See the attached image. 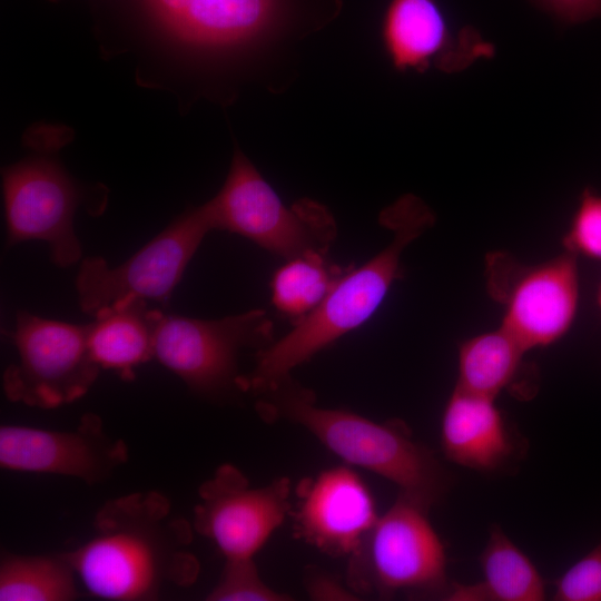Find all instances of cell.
Here are the masks:
<instances>
[{"mask_svg":"<svg viewBox=\"0 0 601 601\" xmlns=\"http://www.w3.org/2000/svg\"><path fill=\"white\" fill-rule=\"evenodd\" d=\"M191 524L157 491L106 501L92 535L67 554L89 594L109 601L157 600L170 587L195 583L199 562Z\"/></svg>","mask_w":601,"mask_h":601,"instance_id":"cell-1","label":"cell"},{"mask_svg":"<svg viewBox=\"0 0 601 601\" xmlns=\"http://www.w3.org/2000/svg\"><path fill=\"white\" fill-rule=\"evenodd\" d=\"M392 242L372 259L345 272L325 298L284 337L259 348L254 370L243 375V392L260 394L343 335L364 324L401 274L404 249L434 223L431 210L407 196L382 214Z\"/></svg>","mask_w":601,"mask_h":601,"instance_id":"cell-2","label":"cell"},{"mask_svg":"<svg viewBox=\"0 0 601 601\" xmlns=\"http://www.w3.org/2000/svg\"><path fill=\"white\" fill-rule=\"evenodd\" d=\"M258 396L262 417L284 418L304 427L345 463L386 479L401 494L428 509L451 485V476L433 453L397 424L322 407L290 375Z\"/></svg>","mask_w":601,"mask_h":601,"instance_id":"cell-3","label":"cell"},{"mask_svg":"<svg viewBox=\"0 0 601 601\" xmlns=\"http://www.w3.org/2000/svg\"><path fill=\"white\" fill-rule=\"evenodd\" d=\"M211 230V216L204 204L181 214L117 266L98 256L82 258L75 279L81 311L95 318L135 300L167 302Z\"/></svg>","mask_w":601,"mask_h":601,"instance_id":"cell-4","label":"cell"},{"mask_svg":"<svg viewBox=\"0 0 601 601\" xmlns=\"http://www.w3.org/2000/svg\"><path fill=\"white\" fill-rule=\"evenodd\" d=\"M206 204L214 229L238 234L286 259L325 254L336 234L324 206L303 200L287 207L239 149L223 187Z\"/></svg>","mask_w":601,"mask_h":601,"instance_id":"cell-5","label":"cell"},{"mask_svg":"<svg viewBox=\"0 0 601 601\" xmlns=\"http://www.w3.org/2000/svg\"><path fill=\"white\" fill-rule=\"evenodd\" d=\"M88 331V324L19 311L10 333L17 357L2 376L7 398L52 410L87 394L101 370L91 355Z\"/></svg>","mask_w":601,"mask_h":601,"instance_id":"cell-6","label":"cell"},{"mask_svg":"<svg viewBox=\"0 0 601 601\" xmlns=\"http://www.w3.org/2000/svg\"><path fill=\"white\" fill-rule=\"evenodd\" d=\"M273 323L263 309L217 319L162 315L155 357L195 394L220 400L243 392L238 357L246 347L272 343Z\"/></svg>","mask_w":601,"mask_h":601,"instance_id":"cell-7","label":"cell"},{"mask_svg":"<svg viewBox=\"0 0 601 601\" xmlns=\"http://www.w3.org/2000/svg\"><path fill=\"white\" fill-rule=\"evenodd\" d=\"M428 508L398 493L351 556L353 589L396 592H449L446 552Z\"/></svg>","mask_w":601,"mask_h":601,"instance_id":"cell-8","label":"cell"},{"mask_svg":"<svg viewBox=\"0 0 601 601\" xmlns=\"http://www.w3.org/2000/svg\"><path fill=\"white\" fill-rule=\"evenodd\" d=\"M577 259L568 250L535 265L505 252L486 256L487 292L504 312L501 326L526 351L549 346L571 328L580 299Z\"/></svg>","mask_w":601,"mask_h":601,"instance_id":"cell-9","label":"cell"},{"mask_svg":"<svg viewBox=\"0 0 601 601\" xmlns=\"http://www.w3.org/2000/svg\"><path fill=\"white\" fill-rule=\"evenodd\" d=\"M2 186L7 247L41 240L58 267L82 259L73 218L85 189L60 164L46 157L21 160L3 169Z\"/></svg>","mask_w":601,"mask_h":601,"instance_id":"cell-10","label":"cell"},{"mask_svg":"<svg viewBox=\"0 0 601 601\" xmlns=\"http://www.w3.org/2000/svg\"><path fill=\"white\" fill-rule=\"evenodd\" d=\"M193 528L226 559H254L290 513V482L252 486L231 464L220 465L199 490Z\"/></svg>","mask_w":601,"mask_h":601,"instance_id":"cell-11","label":"cell"},{"mask_svg":"<svg viewBox=\"0 0 601 601\" xmlns=\"http://www.w3.org/2000/svg\"><path fill=\"white\" fill-rule=\"evenodd\" d=\"M128 459L127 443L111 436L95 413L82 415L70 431L17 424L0 427V466L7 471L61 475L95 485Z\"/></svg>","mask_w":601,"mask_h":601,"instance_id":"cell-12","label":"cell"},{"mask_svg":"<svg viewBox=\"0 0 601 601\" xmlns=\"http://www.w3.org/2000/svg\"><path fill=\"white\" fill-rule=\"evenodd\" d=\"M297 495L296 533L331 555L352 556L380 516L367 484L348 466L305 480Z\"/></svg>","mask_w":601,"mask_h":601,"instance_id":"cell-13","label":"cell"},{"mask_svg":"<svg viewBox=\"0 0 601 601\" xmlns=\"http://www.w3.org/2000/svg\"><path fill=\"white\" fill-rule=\"evenodd\" d=\"M382 37L398 70H423L433 63L456 71L492 52V47L471 29L454 35L434 0H390Z\"/></svg>","mask_w":601,"mask_h":601,"instance_id":"cell-14","label":"cell"},{"mask_svg":"<svg viewBox=\"0 0 601 601\" xmlns=\"http://www.w3.org/2000/svg\"><path fill=\"white\" fill-rule=\"evenodd\" d=\"M441 443L449 461L480 472L499 470L514 451L495 400L457 386L443 411Z\"/></svg>","mask_w":601,"mask_h":601,"instance_id":"cell-15","label":"cell"},{"mask_svg":"<svg viewBox=\"0 0 601 601\" xmlns=\"http://www.w3.org/2000/svg\"><path fill=\"white\" fill-rule=\"evenodd\" d=\"M277 11L278 0H181L165 30L189 45L234 46L265 31Z\"/></svg>","mask_w":601,"mask_h":601,"instance_id":"cell-16","label":"cell"},{"mask_svg":"<svg viewBox=\"0 0 601 601\" xmlns=\"http://www.w3.org/2000/svg\"><path fill=\"white\" fill-rule=\"evenodd\" d=\"M162 315L148 308L147 302L135 300L95 317L88 324L95 362L124 380H132L135 370L155 357L156 332Z\"/></svg>","mask_w":601,"mask_h":601,"instance_id":"cell-17","label":"cell"},{"mask_svg":"<svg viewBox=\"0 0 601 601\" xmlns=\"http://www.w3.org/2000/svg\"><path fill=\"white\" fill-rule=\"evenodd\" d=\"M483 579L473 584L454 583L447 592L454 601H541L543 578L529 556L502 531L492 526L481 553Z\"/></svg>","mask_w":601,"mask_h":601,"instance_id":"cell-18","label":"cell"},{"mask_svg":"<svg viewBox=\"0 0 601 601\" xmlns=\"http://www.w3.org/2000/svg\"><path fill=\"white\" fill-rule=\"evenodd\" d=\"M528 351L505 328L479 334L464 341L459 348V377L456 386L467 392L496 398L503 391L524 392Z\"/></svg>","mask_w":601,"mask_h":601,"instance_id":"cell-19","label":"cell"},{"mask_svg":"<svg viewBox=\"0 0 601 601\" xmlns=\"http://www.w3.org/2000/svg\"><path fill=\"white\" fill-rule=\"evenodd\" d=\"M77 580L67 552L31 555L1 552L0 601L75 600Z\"/></svg>","mask_w":601,"mask_h":601,"instance_id":"cell-20","label":"cell"},{"mask_svg":"<svg viewBox=\"0 0 601 601\" xmlns=\"http://www.w3.org/2000/svg\"><path fill=\"white\" fill-rule=\"evenodd\" d=\"M345 273L325 254L307 252L287 259L272 279V302L277 311L296 318L311 313Z\"/></svg>","mask_w":601,"mask_h":601,"instance_id":"cell-21","label":"cell"},{"mask_svg":"<svg viewBox=\"0 0 601 601\" xmlns=\"http://www.w3.org/2000/svg\"><path fill=\"white\" fill-rule=\"evenodd\" d=\"M206 600L285 601L289 597L264 582L254 559H226L219 579Z\"/></svg>","mask_w":601,"mask_h":601,"instance_id":"cell-22","label":"cell"},{"mask_svg":"<svg viewBox=\"0 0 601 601\" xmlns=\"http://www.w3.org/2000/svg\"><path fill=\"white\" fill-rule=\"evenodd\" d=\"M565 250L577 257L601 260V195L587 189L563 238Z\"/></svg>","mask_w":601,"mask_h":601,"instance_id":"cell-23","label":"cell"},{"mask_svg":"<svg viewBox=\"0 0 601 601\" xmlns=\"http://www.w3.org/2000/svg\"><path fill=\"white\" fill-rule=\"evenodd\" d=\"M555 601H601V541L554 582Z\"/></svg>","mask_w":601,"mask_h":601,"instance_id":"cell-24","label":"cell"},{"mask_svg":"<svg viewBox=\"0 0 601 601\" xmlns=\"http://www.w3.org/2000/svg\"><path fill=\"white\" fill-rule=\"evenodd\" d=\"M565 22H581L601 16V0H534Z\"/></svg>","mask_w":601,"mask_h":601,"instance_id":"cell-25","label":"cell"},{"mask_svg":"<svg viewBox=\"0 0 601 601\" xmlns=\"http://www.w3.org/2000/svg\"><path fill=\"white\" fill-rule=\"evenodd\" d=\"M306 590L315 600H354V594L345 589L337 580L323 573L308 577Z\"/></svg>","mask_w":601,"mask_h":601,"instance_id":"cell-26","label":"cell"},{"mask_svg":"<svg viewBox=\"0 0 601 601\" xmlns=\"http://www.w3.org/2000/svg\"><path fill=\"white\" fill-rule=\"evenodd\" d=\"M597 303H598V306L601 311V282H600V285L598 287V293H597Z\"/></svg>","mask_w":601,"mask_h":601,"instance_id":"cell-27","label":"cell"}]
</instances>
